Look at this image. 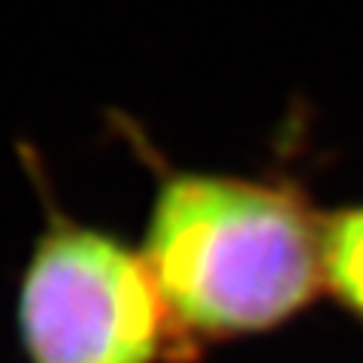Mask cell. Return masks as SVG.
<instances>
[{
  "label": "cell",
  "instance_id": "cell-1",
  "mask_svg": "<svg viewBox=\"0 0 363 363\" xmlns=\"http://www.w3.org/2000/svg\"><path fill=\"white\" fill-rule=\"evenodd\" d=\"M143 257L167 309L188 327L260 330L303 309L324 281V221L281 182L169 169Z\"/></svg>",
  "mask_w": 363,
  "mask_h": 363
},
{
  "label": "cell",
  "instance_id": "cell-2",
  "mask_svg": "<svg viewBox=\"0 0 363 363\" xmlns=\"http://www.w3.org/2000/svg\"><path fill=\"white\" fill-rule=\"evenodd\" d=\"M164 297L143 255L55 215L21 281V330L37 363H152Z\"/></svg>",
  "mask_w": 363,
  "mask_h": 363
},
{
  "label": "cell",
  "instance_id": "cell-3",
  "mask_svg": "<svg viewBox=\"0 0 363 363\" xmlns=\"http://www.w3.org/2000/svg\"><path fill=\"white\" fill-rule=\"evenodd\" d=\"M324 281L363 315V203L324 218Z\"/></svg>",
  "mask_w": 363,
  "mask_h": 363
}]
</instances>
